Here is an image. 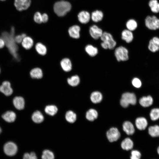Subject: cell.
Instances as JSON below:
<instances>
[{
    "label": "cell",
    "instance_id": "cell-4",
    "mask_svg": "<svg viewBox=\"0 0 159 159\" xmlns=\"http://www.w3.org/2000/svg\"><path fill=\"white\" fill-rule=\"evenodd\" d=\"M146 27L151 30H156L159 29V19L155 15H148L145 19Z\"/></svg>",
    "mask_w": 159,
    "mask_h": 159
},
{
    "label": "cell",
    "instance_id": "cell-52",
    "mask_svg": "<svg viewBox=\"0 0 159 159\" xmlns=\"http://www.w3.org/2000/svg\"></svg>",
    "mask_w": 159,
    "mask_h": 159
},
{
    "label": "cell",
    "instance_id": "cell-51",
    "mask_svg": "<svg viewBox=\"0 0 159 159\" xmlns=\"http://www.w3.org/2000/svg\"><path fill=\"white\" fill-rule=\"evenodd\" d=\"M0 0L2 1H5V0Z\"/></svg>",
    "mask_w": 159,
    "mask_h": 159
},
{
    "label": "cell",
    "instance_id": "cell-18",
    "mask_svg": "<svg viewBox=\"0 0 159 159\" xmlns=\"http://www.w3.org/2000/svg\"><path fill=\"white\" fill-rule=\"evenodd\" d=\"M13 105L17 109L21 110L23 109L24 107L25 102L24 99L20 96H16L13 99Z\"/></svg>",
    "mask_w": 159,
    "mask_h": 159
},
{
    "label": "cell",
    "instance_id": "cell-5",
    "mask_svg": "<svg viewBox=\"0 0 159 159\" xmlns=\"http://www.w3.org/2000/svg\"><path fill=\"white\" fill-rule=\"evenodd\" d=\"M128 50L125 47L120 46L116 48L115 51V55L117 60L120 62L125 61L129 59Z\"/></svg>",
    "mask_w": 159,
    "mask_h": 159
},
{
    "label": "cell",
    "instance_id": "cell-6",
    "mask_svg": "<svg viewBox=\"0 0 159 159\" xmlns=\"http://www.w3.org/2000/svg\"><path fill=\"white\" fill-rule=\"evenodd\" d=\"M100 38L102 42L105 43L108 45L109 49H114L116 45V41L114 39L112 35L110 33L106 32H103Z\"/></svg>",
    "mask_w": 159,
    "mask_h": 159
},
{
    "label": "cell",
    "instance_id": "cell-48",
    "mask_svg": "<svg viewBox=\"0 0 159 159\" xmlns=\"http://www.w3.org/2000/svg\"><path fill=\"white\" fill-rule=\"evenodd\" d=\"M101 46L102 47L105 49H108V45L105 43L102 42L101 43Z\"/></svg>",
    "mask_w": 159,
    "mask_h": 159
},
{
    "label": "cell",
    "instance_id": "cell-1",
    "mask_svg": "<svg viewBox=\"0 0 159 159\" xmlns=\"http://www.w3.org/2000/svg\"><path fill=\"white\" fill-rule=\"evenodd\" d=\"M15 29L14 27L11 28L10 33L4 32H2L1 38L4 41L5 44L8 48L10 53L14 59L17 61H19L20 58L17 53L18 47L14 39Z\"/></svg>",
    "mask_w": 159,
    "mask_h": 159
},
{
    "label": "cell",
    "instance_id": "cell-3",
    "mask_svg": "<svg viewBox=\"0 0 159 159\" xmlns=\"http://www.w3.org/2000/svg\"><path fill=\"white\" fill-rule=\"evenodd\" d=\"M137 102L135 95L133 93L125 92L123 93L120 100V104L123 107H128L129 104L135 105Z\"/></svg>",
    "mask_w": 159,
    "mask_h": 159
},
{
    "label": "cell",
    "instance_id": "cell-27",
    "mask_svg": "<svg viewBox=\"0 0 159 159\" xmlns=\"http://www.w3.org/2000/svg\"><path fill=\"white\" fill-rule=\"evenodd\" d=\"M90 100L94 103L100 102L102 100V94L98 91H95L92 92L90 95Z\"/></svg>",
    "mask_w": 159,
    "mask_h": 159
},
{
    "label": "cell",
    "instance_id": "cell-39",
    "mask_svg": "<svg viewBox=\"0 0 159 159\" xmlns=\"http://www.w3.org/2000/svg\"><path fill=\"white\" fill-rule=\"evenodd\" d=\"M132 84L135 87L138 88H140L142 85L141 80L138 77L134 78L132 80Z\"/></svg>",
    "mask_w": 159,
    "mask_h": 159
},
{
    "label": "cell",
    "instance_id": "cell-25",
    "mask_svg": "<svg viewBox=\"0 0 159 159\" xmlns=\"http://www.w3.org/2000/svg\"><path fill=\"white\" fill-rule=\"evenodd\" d=\"M148 5L152 13L154 14L159 13V2L158 0H150Z\"/></svg>",
    "mask_w": 159,
    "mask_h": 159
},
{
    "label": "cell",
    "instance_id": "cell-46",
    "mask_svg": "<svg viewBox=\"0 0 159 159\" xmlns=\"http://www.w3.org/2000/svg\"><path fill=\"white\" fill-rule=\"evenodd\" d=\"M23 159H30V153H25L23 155Z\"/></svg>",
    "mask_w": 159,
    "mask_h": 159
},
{
    "label": "cell",
    "instance_id": "cell-28",
    "mask_svg": "<svg viewBox=\"0 0 159 159\" xmlns=\"http://www.w3.org/2000/svg\"><path fill=\"white\" fill-rule=\"evenodd\" d=\"M133 146L132 141L129 138H126L123 140L121 143L122 148L124 150H128L132 149Z\"/></svg>",
    "mask_w": 159,
    "mask_h": 159
},
{
    "label": "cell",
    "instance_id": "cell-33",
    "mask_svg": "<svg viewBox=\"0 0 159 159\" xmlns=\"http://www.w3.org/2000/svg\"><path fill=\"white\" fill-rule=\"evenodd\" d=\"M126 26L128 30L131 31H133L137 28L138 23L135 19H130L127 21Z\"/></svg>",
    "mask_w": 159,
    "mask_h": 159
},
{
    "label": "cell",
    "instance_id": "cell-43",
    "mask_svg": "<svg viewBox=\"0 0 159 159\" xmlns=\"http://www.w3.org/2000/svg\"><path fill=\"white\" fill-rule=\"evenodd\" d=\"M48 19V17L47 15L45 13L42 14V22L45 23L47 22Z\"/></svg>",
    "mask_w": 159,
    "mask_h": 159
},
{
    "label": "cell",
    "instance_id": "cell-44",
    "mask_svg": "<svg viewBox=\"0 0 159 159\" xmlns=\"http://www.w3.org/2000/svg\"><path fill=\"white\" fill-rule=\"evenodd\" d=\"M152 39L154 43L159 46V38L158 37L155 36L153 37Z\"/></svg>",
    "mask_w": 159,
    "mask_h": 159
},
{
    "label": "cell",
    "instance_id": "cell-47",
    "mask_svg": "<svg viewBox=\"0 0 159 159\" xmlns=\"http://www.w3.org/2000/svg\"><path fill=\"white\" fill-rule=\"evenodd\" d=\"M5 45L4 41L2 38H0V49L3 48Z\"/></svg>",
    "mask_w": 159,
    "mask_h": 159
},
{
    "label": "cell",
    "instance_id": "cell-16",
    "mask_svg": "<svg viewBox=\"0 0 159 159\" xmlns=\"http://www.w3.org/2000/svg\"><path fill=\"white\" fill-rule=\"evenodd\" d=\"M135 124L137 128L140 130H144L147 127L148 122L147 119L143 117L137 118L135 121Z\"/></svg>",
    "mask_w": 159,
    "mask_h": 159
},
{
    "label": "cell",
    "instance_id": "cell-35",
    "mask_svg": "<svg viewBox=\"0 0 159 159\" xmlns=\"http://www.w3.org/2000/svg\"><path fill=\"white\" fill-rule=\"evenodd\" d=\"M65 118L69 122L73 123L76 120V115L72 111H68L66 114Z\"/></svg>",
    "mask_w": 159,
    "mask_h": 159
},
{
    "label": "cell",
    "instance_id": "cell-20",
    "mask_svg": "<svg viewBox=\"0 0 159 159\" xmlns=\"http://www.w3.org/2000/svg\"><path fill=\"white\" fill-rule=\"evenodd\" d=\"M78 17L79 21L82 24H86L90 21V18L89 13L86 11H82L78 14Z\"/></svg>",
    "mask_w": 159,
    "mask_h": 159
},
{
    "label": "cell",
    "instance_id": "cell-24",
    "mask_svg": "<svg viewBox=\"0 0 159 159\" xmlns=\"http://www.w3.org/2000/svg\"><path fill=\"white\" fill-rule=\"evenodd\" d=\"M67 82L69 85L75 87L80 83V78L77 74L73 75L67 78Z\"/></svg>",
    "mask_w": 159,
    "mask_h": 159
},
{
    "label": "cell",
    "instance_id": "cell-26",
    "mask_svg": "<svg viewBox=\"0 0 159 159\" xmlns=\"http://www.w3.org/2000/svg\"><path fill=\"white\" fill-rule=\"evenodd\" d=\"M85 50L87 54L92 57L95 56L98 53L97 48L90 44H87L85 47Z\"/></svg>",
    "mask_w": 159,
    "mask_h": 159
},
{
    "label": "cell",
    "instance_id": "cell-40",
    "mask_svg": "<svg viewBox=\"0 0 159 159\" xmlns=\"http://www.w3.org/2000/svg\"><path fill=\"white\" fill-rule=\"evenodd\" d=\"M141 154L140 152L137 150H133L131 152V159H140Z\"/></svg>",
    "mask_w": 159,
    "mask_h": 159
},
{
    "label": "cell",
    "instance_id": "cell-38",
    "mask_svg": "<svg viewBox=\"0 0 159 159\" xmlns=\"http://www.w3.org/2000/svg\"><path fill=\"white\" fill-rule=\"evenodd\" d=\"M148 47V50L153 53L159 50V46L154 43L152 39L149 42Z\"/></svg>",
    "mask_w": 159,
    "mask_h": 159
},
{
    "label": "cell",
    "instance_id": "cell-19",
    "mask_svg": "<svg viewBox=\"0 0 159 159\" xmlns=\"http://www.w3.org/2000/svg\"><path fill=\"white\" fill-rule=\"evenodd\" d=\"M124 131L128 135H133L135 132V130L133 125L128 121L125 122L122 125Z\"/></svg>",
    "mask_w": 159,
    "mask_h": 159
},
{
    "label": "cell",
    "instance_id": "cell-41",
    "mask_svg": "<svg viewBox=\"0 0 159 159\" xmlns=\"http://www.w3.org/2000/svg\"><path fill=\"white\" fill-rule=\"evenodd\" d=\"M34 18V21L38 24H41L42 22V15L39 12H37L35 14Z\"/></svg>",
    "mask_w": 159,
    "mask_h": 159
},
{
    "label": "cell",
    "instance_id": "cell-17",
    "mask_svg": "<svg viewBox=\"0 0 159 159\" xmlns=\"http://www.w3.org/2000/svg\"><path fill=\"white\" fill-rule=\"evenodd\" d=\"M153 98L150 95L143 96L140 98L139 100V102L140 105L145 107L150 106L153 104Z\"/></svg>",
    "mask_w": 159,
    "mask_h": 159
},
{
    "label": "cell",
    "instance_id": "cell-21",
    "mask_svg": "<svg viewBox=\"0 0 159 159\" xmlns=\"http://www.w3.org/2000/svg\"><path fill=\"white\" fill-rule=\"evenodd\" d=\"M2 117L4 120L8 122H14L16 117V114L11 111H6L2 115Z\"/></svg>",
    "mask_w": 159,
    "mask_h": 159
},
{
    "label": "cell",
    "instance_id": "cell-37",
    "mask_svg": "<svg viewBox=\"0 0 159 159\" xmlns=\"http://www.w3.org/2000/svg\"><path fill=\"white\" fill-rule=\"evenodd\" d=\"M54 156L53 153L48 150H44L42 155V159H54Z\"/></svg>",
    "mask_w": 159,
    "mask_h": 159
},
{
    "label": "cell",
    "instance_id": "cell-7",
    "mask_svg": "<svg viewBox=\"0 0 159 159\" xmlns=\"http://www.w3.org/2000/svg\"><path fill=\"white\" fill-rule=\"evenodd\" d=\"M4 150L6 155L9 156H13L16 154L17 152V146L14 143L9 142L4 145Z\"/></svg>",
    "mask_w": 159,
    "mask_h": 159
},
{
    "label": "cell",
    "instance_id": "cell-45",
    "mask_svg": "<svg viewBox=\"0 0 159 159\" xmlns=\"http://www.w3.org/2000/svg\"><path fill=\"white\" fill-rule=\"evenodd\" d=\"M30 154V159H37V156L35 153L32 152Z\"/></svg>",
    "mask_w": 159,
    "mask_h": 159
},
{
    "label": "cell",
    "instance_id": "cell-36",
    "mask_svg": "<svg viewBox=\"0 0 159 159\" xmlns=\"http://www.w3.org/2000/svg\"><path fill=\"white\" fill-rule=\"evenodd\" d=\"M150 119L153 121H156L159 119V108L152 109L150 113Z\"/></svg>",
    "mask_w": 159,
    "mask_h": 159
},
{
    "label": "cell",
    "instance_id": "cell-23",
    "mask_svg": "<svg viewBox=\"0 0 159 159\" xmlns=\"http://www.w3.org/2000/svg\"><path fill=\"white\" fill-rule=\"evenodd\" d=\"M21 44L24 49L27 50L30 49L34 44V41L31 37L26 36L23 39Z\"/></svg>",
    "mask_w": 159,
    "mask_h": 159
},
{
    "label": "cell",
    "instance_id": "cell-49",
    "mask_svg": "<svg viewBox=\"0 0 159 159\" xmlns=\"http://www.w3.org/2000/svg\"><path fill=\"white\" fill-rule=\"evenodd\" d=\"M157 153H158V154L159 155V146L157 148Z\"/></svg>",
    "mask_w": 159,
    "mask_h": 159
},
{
    "label": "cell",
    "instance_id": "cell-8",
    "mask_svg": "<svg viewBox=\"0 0 159 159\" xmlns=\"http://www.w3.org/2000/svg\"><path fill=\"white\" fill-rule=\"evenodd\" d=\"M106 135L109 141L112 142L117 141L120 138V134L117 128L113 127L107 132Z\"/></svg>",
    "mask_w": 159,
    "mask_h": 159
},
{
    "label": "cell",
    "instance_id": "cell-2",
    "mask_svg": "<svg viewBox=\"0 0 159 159\" xmlns=\"http://www.w3.org/2000/svg\"><path fill=\"white\" fill-rule=\"evenodd\" d=\"M71 6L68 2L62 1L56 2L54 5V10L58 16H64L71 10Z\"/></svg>",
    "mask_w": 159,
    "mask_h": 159
},
{
    "label": "cell",
    "instance_id": "cell-42",
    "mask_svg": "<svg viewBox=\"0 0 159 159\" xmlns=\"http://www.w3.org/2000/svg\"><path fill=\"white\" fill-rule=\"evenodd\" d=\"M26 36V34L24 33L17 35L14 37L16 43H21L24 38Z\"/></svg>",
    "mask_w": 159,
    "mask_h": 159
},
{
    "label": "cell",
    "instance_id": "cell-13",
    "mask_svg": "<svg viewBox=\"0 0 159 159\" xmlns=\"http://www.w3.org/2000/svg\"><path fill=\"white\" fill-rule=\"evenodd\" d=\"M0 91L6 96L11 95L13 91L11 87L10 82L8 81H5L3 82L0 86Z\"/></svg>",
    "mask_w": 159,
    "mask_h": 159
},
{
    "label": "cell",
    "instance_id": "cell-9",
    "mask_svg": "<svg viewBox=\"0 0 159 159\" xmlns=\"http://www.w3.org/2000/svg\"><path fill=\"white\" fill-rule=\"evenodd\" d=\"M60 66L62 69L66 72L71 71L72 69V64L70 59L65 57L61 59L60 62Z\"/></svg>",
    "mask_w": 159,
    "mask_h": 159
},
{
    "label": "cell",
    "instance_id": "cell-29",
    "mask_svg": "<svg viewBox=\"0 0 159 159\" xmlns=\"http://www.w3.org/2000/svg\"><path fill=\"white\" fill-rule=\"evenodd\" d=\"M148 132L152 137H159V126L156 125L150 126L148 128Z\"/></svg>",
    "mask_w": 159,
    "mask_h": 159
},
{
    "label": "cell",
    "instance_id": "cell-14",
    "mask_svg": "<svg viewBox=\"0 0 159 159\" xmlns=\"http://www.w3.org/2000/svg\"><path fill=\"white\" fill-rule=\"evenodd\" d=\"M30 75L33 79H40L42 78L44 73L42 69L39 67H35L30 71Z\"/></svg>",
    "mask_w": 159,
    "mask_h": 159
},
{
    "label": "cell",
    "instance_id": "cell-30",
    "mask_svg": "<svg viewBox=\"0 0 159 159\" xmlns=\"http://www.w3.org/2000/svg\"><path fill=\"white\" fill-rule=\"evenodd\" d=\"M103 16L102 12L99 10H96L93 11L91 14V18L92 20L95 22L101 21Z\"/></svg>",
    "mask_w": 159,
    "mask_h": 159
},
{
    "label": "cell",
    "instance_id": "cell-15",
    "mask_svg": "<svg viewBox=\"0 0 159 159\" xmlns=\"http://www.w3.org/2000/svg\"><path fill=\"white\" fill-rule=\"evenodd\" d=\"M35 49L38 54L41 56H45L47 52V48L46 45L41 42H38L35 46Z\"/></svg>",
    "mask_w": 159,
    "mask_h": 159
},
{
    "label": "cell",
    "instance_id": "cell-31",
    "mask_svg": "<svg viewBox=\"0 0 159 159\" xmlns=\"http://www.w3.org/2000/svg\"><path fill=\"white\" fill-rule=\"evenodd\" d=\"M98 115L97 112L96 110L90 109L87 112L86 117L87 120L92 121L97 118Z\"/></svg>",
    "mask_w": 159,
    "mask_h": 159
},
{
    "label": "cell",
    "instance_id": "cell-10",
    "mask_svg": "<svg viewBox=\"0 0 159 159\" xmlns=\"http://www.w3.org/2000/svg\"><path fill=\"white\" fill-rule=\"evenodd\" d=\"M31 0H15L14 5L19 11L27 9L30 6Z\"/></svg>",
    "mask_w": 159,
    "mask_h": 159
},
{
    "label": "cell",
    "instance_id": "cell-32",
    "mask_svg": "<svg viewBox=\"0 0 159 159\" xmlns=\"http://www.w3.org/2000/svg\"><path fill=\"white\" fill-rule=\"evenodd\" d=\"M32 118L34 122L37 123L42 122L44 120L43 115L39 111H36L33 113Z\"/></svg>",
    "mask_w": 159,
    "mask_h": 159
},
{
    "label": "cell",
    "instance_id": "cell-22",
    "mask_svg": "<svg viewBox=\"0 0 159 159\" xmlns=\"http://www.w3.org/2000/svg\"><path fill=\"white\" fill-rule=\"evenodd\" d=\"M121 38L127 43L131 42L133 39V35L132 31L127 29L123 30L121 33Z\"/></svg>",
    "mask_w": 159,
    "mask_h": 159
},
{
    "label": "cell",
    "instance_id": "cell-11",
    "mask_svg": "<svg viewBox=\"0 0 159 159\" xmlns=\"http://www.w3.org/2000/svg\"><path fill=\"white\" fill-rule=\"evenodd\" d=\"M80 28L77 25H74L70 26L68 29L69 36L74 39H78L80 37Z\"/></svg>",
    "mask_w": 159,
    "mask_h": 159
},
{
    "label": "cell",
    "instance_id": "cell-12",
    "mask_svg": "<svg viewBox=\"0 0 159 159\" xmlns=\"http://www.w3.org/2000/svg\"><path fill=\"white\" fill-rule=\"evenodd\" d=\"M89 32L91 37L95 39H97L100 38L103 33L102 29L95 25L90 27Z\"/></svg>",
    "mask_w": 159,
    "mask_h": 159
},
{
    "label": "cell",
    "instance_id": "cell-34",
    "mask_svg": "<svg viewBox=\"0 0 159 159\" xmlns=\"http://www.w3.org/2000/svg\"><path fill=\"white\" fill-rule=\"evenodd\" d=\"M58 109L56 106L54 105H49L45 108V112L49 115L53 116L57 112Z\"/></svg>",
    "mask_w": 159,
    "mask_h": 159
},
{
    "label": "cell",
    "instance_id": "cell-50",
    "mask_svg": "<svg viewBox=\"0 0 159 159\" xmlns=\"http://www.w3.org/2000/svg\"><path fill=\"white\" fill-rule=\"evenodd\" d=\"M1 127H0V133H1Z\"/></svg>",
    "mask_w": 159,
    "mask_h": 159
}]
</instances>
